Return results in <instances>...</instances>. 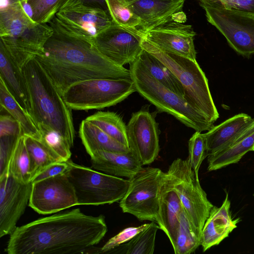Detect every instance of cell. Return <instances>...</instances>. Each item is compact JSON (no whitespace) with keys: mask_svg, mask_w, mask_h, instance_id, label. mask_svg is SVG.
Instances as JSON below:
<instances>
[{"mask_svg":"<svg viewBox=\"0 0 254 254\" xmlns=\"http://www.w3.org/2000/svg\"><path fill=\"white\" fill-rule=\"evenodd\" d=\"M253 196H254V194H253Z\"/></svg>","mask_w":254,"mask_h":254,"instance_id":"cell-47","label":"cell"},{"mask_svg":"<svg viewBox=\"0 0 254 254\" xmlns=\"http://www.w3.org/2000/svg\"><path fill=\"white\" fill-rule=\"evenodd\" d=\"M60 93L71 85L96 78L131 79V73L112 62L97 48L94 40L54 31L35 57Z\"/></svg>","mask_w":254,"mask_h":254,"instance_id":"cell-2","label":"cell"},{"mask_svg":"<svg viewBox=\"0 0 254 254\" xmlns=\"http://www.w3.org/2000/svg\"><path fill=\"white\" fill-rule=\"evenodd\" d=\"M26 0H10V3H17V2H20Z\"/></svg>","mask_w":254,"mask_h":254,"instance_id":"cell-45","label":"cell"},{"mask_svg":"<svg viewBox=\"0 0 254 254\" xmlns=\"http://www.w3.org/2000/svg\"><path fill=\"white\" fill-rule=\"evenodd\" d=\"M201 238L196 233L183 208L174 244L176 254H189L201 245Z\"/></svg>","mask_w":254,"mask_h":254,"instance_id":"cell-31","label":"cell"},{"mask_svg":"<svg viewBox=\"0 0 254 254\" xmlns=\"http://www.w3.org/2000/svg\"><path fill=\"white\" fill-rule=\"evenodd\" d=\"M146 71L166 88L184 97V88L173 72L162 62L143 49L136 59Z\"/></svg>","mask_w":254,"mask_h":254,"instance_id":"cell-26","label":"cell"},{"mask_svg":"<svg viewBox=\"0 0 254 254\" xmlns=\"http://www.w3.org/2000/svg\"><path fill=\"white\" fill-rule=\"evenodd\" d=\"M126 0L139 17L138 29L142 33L172 20L184 23L187 20L183 11L186 0Z\"/></svg>","mask_w":254,"mask_h":254,"instance_id":"cell-18","label":"cell"},{"mask_svg":"<svg viewBox=\"0 0 254 254\" xmlns=\"http://www.w3.org/2000/svg\"><path fill=\"white\" fill-rule=\"evenodd\" d=\"M24 135L25 144L30 158L32 180L50 164L63 161L40 139Z\"/></svg>","mask_w":254,"mask_h":254,"instance_id":"cell-28","label":"cell"},{"mask_svg":"<svg viewBox=\"0 0 254 254\" xmlns=\"http://www.w3.org/2000/svg\"><path fill=\"white\" fill-rule=\"evenodd\" d=\"M30 103L29 115L37 128H52L73 146L75 130L71 109L35 58L22 68Z\"/></svg>","mask_w":254,"mask_h":254,"instance_id":"cell-3","label":"cell"},{"mask_svg":"<svg viewBox=\"0 0 254 254\" xmlns=\"http://www.w3.org/2000/svg\"><path fill=\"white\" fill-rule=\"evenodd\" d=\"M202 8H224L254 16V0H197Z\"/></svg>","mask_w":254,"mask_h":254,"instance_id":"cell-37","label":"cell"},{"mask_svg":"<svg viewBox=\"0 0 254 254\" xmlns=\"http://www.w3.org/2000/svg\"><path fill=\"white\" fill-rule=\"evenodd\" d=\"M143 33L138 29L124 27L113 22L96 36L94 43L105 57L123 66L133 62L140 55L143 50Z\"/></svg>","mask_w":254,"mask_h":254,"instance_id":"cell-13","label":"cell"},{"mask_svg":"<svg viewBox=\"0 0 254 254\" xmlns=\"http://www.w3.org/2000/svg\"><path fill=\"white\" fill-rule=\"evenodd\" d=\"M107 230L103 215H87L75 208L17 227L5 250L8 254L83 253L98 244Z\"/></svg>","mask_w":254,"mask_h":254,"instance_id":"cell-1","label":"cell"},{"mask_svg":"<svg viewBox=\"0 0 254 254\" xmlns=\"http://www.w3.org/2000/svg\"><path fill=\"white\" fill-rule=\"evenodd\" d=\"M81 2L107 10L105 0H82Z\"/></svg>","mask_w":254,"mask_h":254,"instance_id":"cell-42","label":"cell"},{"mask_svg":"<svg viewBox=\"0 0 254 254\" xmlns=\"http://www.w3.org/2000/svg\"><path fill=\"white\" fill-rule=\"evenodd\" d=\"M18 3H20L23 10L26 14L31 19H33V11L31 5L28 3L27 0H24Z\"/></svg>","mask_w":254,"mask_h":254,"instance_id":"cell-43","label":"cell"},{"mask_svg":"<svg viewBox=\"0 0 254 254\" xmlns=\"http://www.w3.org/2000/svg\"><path fill=\"white\" fill-rule=\"evenodd\" d=\"M0 113V137L8 135L20 136L23 134L19 123L9 113Z\"/></svg>","mask_w":254,"mask_h":254,"instance_id":"cell-40","label":"cell"},{"mask_svg":"<svg viewBox=\"0 0 254 254\" xmlns=\"http://www.w3.org/2000/svg\"><path fill=\"white\" fill-rule=\"evenodd\" d=\"M231 202L226 192L225 198L219 207L213 206L204 225L201 246L203 252L219 245L235 229L239 219H232Z\"/></svg>","mask_w":254,"mask_h":254,"instance_id":"cell-20","label":"cell"},{"mask_svg":"<svg viewBox=\"0 0 254 254\" xmlns=\"http://www.w3.org/2000/svg\"><path fill=\"white\" fill-rule=\"evenodd\" d=\"M105 2L114 23L124 27L138 28L141 20L126 0H105Z\"/></svg>","mask_w":254,"mask_h":254,"instance_id":"cell-32","label":"cell"},{"mask_svg":"<svg viewBox=\"0 0 254 254\" xmlns=\"http://www.w3.org/2000/svg\"><path fill=\"white\" fill-rule=\"evenodd\" d=\"M32 183L22 184L9 174L0 178V237L10 235L29 203Z\"/></svg>","mask_w":254,"mask_h":254,"instance_id":"cell-16","label":"cell"},{"mask_svg":"<svg viewBox=\"0 0 254 254\" xmlns=\"http://www.w3.org/2000/svg\"><path fill=\"white\" fill-rule=\"evenodd\" d=\"M135 91L130 79L96 78L71 85L62 96L71 110H88L114 106Z\"/></svg>","mask_w":254,"mask_h":254,"instance_id":"cell-8","label":"cell"},{"mask_svg":"<svg viewBox=\"0 0 254 254\" xmlns=\"http://www.w3.org/2000/svg\"><path fill=\"white\" fill-rule=\"evenodd\" d=\"M159 210L156 222L174 244L183 207L174 188L172 177L165 172L158 192Z\"/></svg>","mask_w":254,"mask_h":254,"instance_id":"cell-19","label":"cell"},{"mask_svg":"<svg viewBox=\"0 0 254 254\" xmlns=\"http://www.w3.org/2000/svg\"><path fill=\"white\" fill-rule=\"evenodd\" d=\"M129 70L136 91L159 111L173 116L195 131L209 130L214 126L183 97L166 88L152 77L136 60L130 64Z\"/></svg>","mask_w":254,"mask_h":254,"instance_id":"cell-6","label":"cell"},{"mask_svg":"<svg viewBox=\"0 0 254 254\" xmlns=\"http://www.w3.org/2000/svg\"><path fill=\"white\" fill-rule=\"evenodd\" d=\"M38 129L40 140L49 149L63 161L70 159L72 146L62 134L51 128L40 127Z\"/></svg>","mask_w":254,"mask_h":254,"instance_id":"cell-34","label":"cell"},{"mask_svg":"<svg viewBox=\"0 0 254 254\" xmlns=\"http://www.w3.org/2000/svg\"><path fill=\"white\" fill-rule=\"evenodd\" d=\"M164 173L159 168L142 167L128 179V190L119 202L123 212L140 221L156 222L159 210L158 189Z\"/></svg>","mask_w":254,"mask_h":254,"instance_id":"cell-10","label":"cell"},{"mask_svg":"<svg viewBox=\"0 0 254 254\" xmlns=\"http://www.w3.org/2000/svg\"><path fill=\"white\" fill-rule=\"evenodd\" d=\"M20 136L8 135L0 137V178L8 174L9 160Z\"/></svg>","mask_w":254,"mask_h":254,"instance_id":"cell-39","label":"cell"},{"mask_svg":"<svg viewBox=\"0 0 254 254\" xmlns=\"http://www.w3.org/2000/svg\"><path fill=\"white\" fill-rule=\"evenodd\" d=\"M252 151H254V147H253V148L252 149Z\"/></svg>","mask_w":254,"mask_h":254,"instance_id":"cell-46","label":"cell"},{"mask_svg":"<svg viewBox=\"0 0 254 254\" xmlns=\"http://www.w3.org/2000/svg\"><path fill=\"white\" fill-rule=\"evenodd\" d=\"M90 157L92 169L118 177L129 179L142 167L131 150L127 152L98 150Z\"/></svg>","mask_w":254,"mask_h":254,"instance_id":"cell-21","label":"cell"},{"mask_svg":"<svg viewBox=\"0 0 254 254\" xmlns=\"http://www.w3.org/2000/svg\"><path fill=\"white\" fill-rule=\"evenodd\" d=\"M252 118L241 113L214 126L203 135L206 143L207 156L230 145L251 122Z\"/></svg>","mask_w":254,"mask_h":254,"instance_id":"cell-22","label":"cell"},{"mask_svg":"<svg viewBox=\"0 0 254 254\" xmlns=\"http://www.w3.org/2000/svg\"><path fill=\"white\" fill-rule=\"evenodd\" d=\"M78 205H99L120 201L127 192L129 179L108 175L69 160L65 172Z\"/></svg>","mask_w":254,"mask_h":254,"instance_id":"cell-7","label":"cell"},{"mask_svg":"<svg viewBox=\"0 0 254 254\" xmlns=\"http://www.w3.org/2000/svg\"><path fill=\"white\" fill-rule=\"evenodd\" d=\"M159 229L158 225L152 221L147 228L137 234L125 245V254H153L156 235Z\"/></svg>","mask_w":254,"mask_h":254,"instance_id":"cell-33","label":"cell"},{"mask_svg":"<svg viewBox=\"0 0 254 254\" xmlns=\"http://www.w3.org/2000/svg\"><path fill=\"white\" fill-rule=\"evenodd\" d=\"M53 32L48 23H38L29 17L18 2L10 3L0 11V44L21 69L42 53Z\"/></svg>","mask_w":254,"mask_h":254,"instance_id":"cell-4","label":"cell"},{"mask_svg":"<svg viewBox=\"0 0 254 254\" xmlns=\"http://www.w3.org/2000/svg\"><path fill=\"white\" fill-rule=\"evenodd\" d=\"M79 135L90 156L98 150L127 152L130 150L129 147L119 142L85 119L80 125Z\"/></svg>","mask_w":254,"mask_h":254,"instance_id":"cell-25","label":"cell"},{"mask_svg":"<svg viewBox=\"0 0 254 254\" xmlns=\"http://www.w3.org/2000/svg\"><path fill=\"white\" fill-rule=\"evenodd\" d=\"M168 172L192 227L201 238L204 225L214 205L207 199L188 158L175 159Z\"/></svg>","mask_w":254,"mask_h":254,"instance_id":"cell-9","label":"cell"},{"mask_svg":"<svg viewBox=\"0 0 254 254\" xmlns=\"http://www.w3.org/2000/svg\"><path fill=\"white\" fill-rule=\"evenodd\" d=\"M0 77L21 107L29 114L30 103L27 84L22 69L0 45Z\"/></svg>","mask_w":254,"mask_h":254,"instance_id":"cell-24","label":"cell"},{"mask_svg":"<svg viewBox=\"0 0 254 254\" xmlns=\"http://www.w3.org/2000/svg\"><path fill=\"white\" fill-rule=\"evenodd\" d=\"M207 21L226 38L238 54H254V16L224 8L204 7Z\"/></svg>","mask_w":254,"mask_h":254,"instance_id":"cell-12","label":"cell"},{"mask_svg":"<svg viewBox=\"0 0 254 254\" xmlns=\"http://www.w3.org/2000/svg\"><path fill=\"white\" fill-rule=\"evenodd\" d=\"M128 147L142 165L153 163L160 150L155 117L147 110L133 113L126 126Z\"/></svg>","mask_w":254,"mask_h":254,"instance_id":"cell-15","label":"cell"},{"mask_svg":"<svg viewBox=\"0 0 254 254\" xmlns=\"http://www.w3.org/2000/svg\"><path fill=\"white\" fill-rule=\"evenodd\" d=\"M189 158L190 165L198 178V171L203 160L207 157L206 143L203 133L195 131L189 141Z\"/></svg>","mask_w":254,"mask_h":254,"instance_id":"cell-36","label":"cell"},{"mask_svg":"<svg viewBox=\"0 0 254 254\" xmlns=\"http://www.w3.org/2000/svg\"><path fill=\"white\" fill-rule=\"evenodd\" d=\"M69 160L68 161H58L50 164L37 174L33 179L31 183L65 173L69 167Z\"/></svg>","mask_w":254,"mask_h":254,"instance_id":"cell-41","label":"cell"},{"mask_svg":"<svg viewBox=\"0 0 254 254\" xmlns=\"http://www.w3.org/2000/svg\"><path fill=\"white\" fill-rule=\"evenodd\" d=\"M8 174L22 184L31 183V161L24 142V135L18 138L11 156Z\"/></svg>","mask_w":254,"mask_h":254,"instance_id":"cell-29","label":"cell"},{"mask_svg":"<svg viewBox=\"0 0 254 254\" xmlns=\"http://www.w3.org/2000/svg\"><path fill=\"white\" fill-rule=\"evenodd\" d=\"M254 147V118L226 148L207 156L208 170L215 171L237 163Z\"/></svg>","mask_w":254,"mask_h":254,"instance_id":"cell-23","label":"cell"},{"mask_svg":"<svg viewBox=\"0 0 254 254\" xmlns=\"http://www.w3.org/2000/svg\"><path fill=\"white\" fill-rule=\"evenodd\" d=\"M112 23L107 10L81 1L62 8L48 23L54 31L90 40Z\"/></svg>","mask_w":254,"mask_h":254,"instance_id":"cell-11","label":"cell"},{"mask_svg":"<svg viewBox=\"0 0 254 254\" xmlns=\"http://www.w3.org/2000/svg\"><path fill=\"white\" fill-rule=\"evenodd\" d=\"M149 225L150 223H146L137 227H129L124 229L105 243L101 249V252H107L129 241L141 231L147 228Z\"/></svg>","mask_w":254,"mask_h":254,"instance_id":"cell-38","label":"cell"},{"mask_svg":"<svg viewBox=\"0 0 254 254\" xmlns=\"http://www.w3.org/2000/svg\"><path fill=\"white\" fill-rule=\"evenodd\" d=\"M142 48L166 65L182 84L184 98L211 124L219 117L209 90L208 80L196 61L164 51L144 38Z\"/></svg>","mask_w":254,"mask_h":254,"instance_id":"cell-5","label":"cell"},{"mask_svg":"<svg viewBox=\"0 0 254 254\" xmlns=\"http://www.w3.org/2000/svg\"><path fill=\"white\" fill-rule=\"evenodd\" d=\"M0 109L11 115L20 124L23 134L40 139V131L30 115L21 107L0 77Z\"/></svg>","mask_w":254,"mask_h":254,"instance_id":"cell-27","label":"cell"},{"mask_svg":"<svg viewBox=\"0 0 254 254\" xmlns=\"http://www.w3.org/2000/svg\"><path fill=\"white\" fill-rule=\"evenodd\" d=\"M28 205L46 215L78 205V202L74 188L64 173L32 183Z\"/></svg>","mask_w":254,"mask_h":254,"instance_id":"cell-14","label":"cell"},{"mask_svg":"<svg viewBox=\"0 0 254 254\" xmlns=\"http://www.w3.org/2000/svg\"><path fill=\"white\" fill-rule=\"evenodd\" d=\"M143 33L145 39L161 50L196 61V33L191 25L172 20Z\"/></svg>","mask_w":254,"mask_h":254,"instance_id":"cell-17","label":"cell"},{"mask_svg":"<svg viewBox=\"0 0 254 254\" xmlns=\"http://www.w3.org/2000/svg\"><path fill=\"white\" fill-rule=\"evenodd\" d=\"M33 11V20L38 23H48L62 8L76 0H26Z\"/></svg>","mask_w":254,"mask_h":254,"instance_id":"cell-35","label":"cell"},{"mask_svg":"<svg viewBox=\"0 0 254 254\" xmlns=\"http://www.w3.org/2000/svg\"><path fill=\"white\" fill-rule=\"evenodd\" d=\"M10 4V0H0V9L7 8Z\"/></svg>","mask_w":254,"mask_h":254,"instance_id":"cell-44","label":"cell"},{"mask_svg":"<svg viewBox=\"0 0 254 254\" xmlns=\"http://www.w3.org/2000/svg\"><path fill=\"white\" fill-rule=\"evenodd\" d=\"M85 120L96 125L107 134L128 147L126 125L116 113L99 111Z\"/></svg>","mask_w":254,"mask_h":254,"instance_id":"cell-30","label":"cell"}]
</instances>
